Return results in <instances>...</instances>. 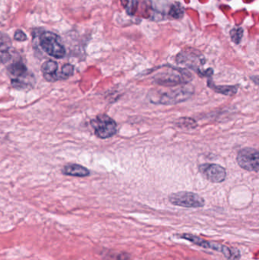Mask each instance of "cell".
I'll return each instance as SVG.
<instances>
[{
	"label": "cell",
	"instance_id": "1",
	"mask_svg": "<svg viewBox=\"0 0 259 260\" xmlns=\"http://www.w3.org/2000/svg\"><path fill=\"white\" fill-rule=\"evenodd\" d=\"M194 94V87L190 84L182 85L176 88H170L168 91L152 94L150 100L155 104L175 105L190 99Z\"/></svg>",
	"mask_w": 259,
	"mask_h": 260
},
{
	"label": "cell",
	"instance_id": "2",
	"mask_svg": "<svg viewBox=\"0 0 259 260\" xmlns=\"http://www.w3.org/2000/svg\"><path fill=\"white\" fill-rule=\"evenodd\" d=\"M193 79L191 73L184 68L167 66L166 69L153 76L154 83L163 87H174L189 84Z\"/></svg>",
	"mask_w": 259,
	"mask_h": 260
},
{
	"label": "cell",
	"instance_id": "3",
	"mask_svg": "<svg viewBox=\"0 0 259 260\" xmlns=\"http://www.w3.org/2000/svg\"><path fill=\"white\" fill-rule=\"evenodd\" d=\"M7 70L13 88L25 89L30 88L34 83L33 76L28 72L27 67L21 61L18 60L12 62L7 67Z\"/></svg>",
	"mask_w": 259,
	"mask_h": 260
},
{
	"label": "cell",
	"instance_id": "4",
	"mask_svg": "<svg viewBox=\"0 0 259 260\" xmlns=\"http://www.w3.org/2000/svg\"><path fill=\"white\" fill-rule=\"evenodd\" d=\"M40 46L45 53L56 59H62L65 55V48L60 38L56 33L44 31L40 35Z\"/></svg>",
	"mask_w": 259,
	"mask_h": 260
},
{
	"label": "cell",
	"instance_id": "5",
	"mask_svg": "<svg viewBox=\"0 0 259 260\" xmlns=\"http://www.w3.org/2000/svg\"><path fill=\"white\" fill-rule=\"evenodd\" d=\"M96 136L102 139L110 138L117 134V124L114 119L106 114H100L91 121Z\"/></svg>",
	"mask_w": 259,
	"mask_h": 260
},
{
	"label": "cell",
	"instance_id": "6",
	"mask_svg": "<svg viewBox=\"0 0 259 260\" xmlns=\"http://www.w3.org/2000/svg\"><path fill=\"white\" fill-rule=\"evenodd\" d=\"M170 203L184 208H202L205 205V200L197 193L192 192H178L169 196Z\"/></svg>",
	"mask_w": 259,
	"mask_h": 260
},
{
	"label": "cell",
	"instance_id": "7",
	"mask_svg": "<svg viewBox=\"0 0 259 260\" xmlns=\"http://www.w3.org/2000/svg\"><path fill=\"white\" fill-rule=\"evenodd\" d=\"M176 59L179 63L185 64L189 68L194 70L200 76L211 77V74H212L211 68H208L207 71H202V66L205 64V60L203 56H200L199 53L182 52L178 55Z\"/></svg>",
	"mask_w": 259,
	"mask_h": 260
},
{
	"label": "cell",
	"instance_id": "8",
	"mask_svg": "<svg viewBox=\"0 0 259 260\" xmlns=\"http://www.w3.org/2000/svg\"><path fill=\"white\" fill-rule=\"evenodd\" d=\"M237 163L241 168L249 172L258 173L259 168V152L252 147H245L239 152Z\"/></svg>",
	"mask_w": 259,
	"mask_h": 260
},
{
	"label": "cell",
	"instance_id": "9",
	"mask_svg": "<svg viewBox=\"0 0 259 260\" xmlns=\"http://www.w3.org/2000/svg\"><path fill=\"white\" fill-rule=\"evenodd\" d=\"M199 170L205 179L214 183L222 182L226 179V170L220 164L205 163L199 165Z\"/></svg>",
	"mask_w": 259,
	"mask_h": 260
},
{
	"label": "cell",
	"instance_id": "10",
	"mask_svg": "<svg viewBox=\"0 0 259 260\" xmlns=\"http://www.w3.org/2000/svg\"><path fill=\"white\" fill-rule=\"evenodd\" d=\"M57 70V62L53 60L46 61L41 66V71L44 75V79L50 82L62 80L60 72L58 73Z\"/></svg>",
	"mask_w": 259,
	"mask_h": 260
},
{
	"label": "cell",
	"instance_id": "11",
	"mask_svg": "<svg viewBox=\"0 0 259 260\" xmlns=\"http://www.w3.org/2000/svg\"><path fill=\"white\" fill-rule=\"evenodd\" d=\"M62 173L66 176L76 177H86L90 175V171L88 168L78 164H66L62 169Z\"/></svg>",
	"mask_w": 259,
	"mask_h": 260
},
{
	"label": "cell",
	"instance_id": "12",
	"mask_svg": "<svg viewBox=\"0 0 259 260\" xmlns=\"http://www.w3.org/2000/svg\"><path fill=\"white\" fill-rule=\"evenodd\" d=\"M179 237L184 240H189L194 244L201 247L206 248V249H214V250L218 251L220 247V243H211V242L207 241L198 236L193 235L191 234H179Z\"/></svg>",
	"mask_w": 259,
	"mask_h": 260
},
{
	"label": "cell",
	"instance_id": "13",
	"mask_svg": "<svg viewBox=\"0 0 259 260\" xmlns=\"http://www.w3.org/2000/svg\"><path fill=\"white\" fill-rule=\"evenodd\" d=\"M208 86L210 88L214 90L216 92L220 93V94H225V95L232 96L236 94L237 92L238 88L237 86H228V85H215L214 82L211 79H208Z\"/></svg>",
	"mask_w": 259,
	"mask_h": 260
},
{
	"label": "cell",
	"instance_id": "14",
	"mask_svg": "<svg viewBox=\"0 0 259 260\" xmlns=\"http://www.w3.org/2000/svg\"><path fill=\"white\" fill-rule=\"evenodd\" d=\"M175 125L182 129H193L197 127V122L190 117H182L175 121Z\"/></svg>",
	"mask_w": 259,
	"mask_h": 260
},
{
	"label": "cell",
	"instance_id": "15",
	"mask_svg": "<svg viewBox=\"0 0 259 260\" xmlns=\"http://www.w3.org/2000/svg\"><path fill=\"white\" fill-rule=\"evenodd\" d=\"M12 47V42L8 35L0 33V55L9 53V50Z\"/></svg>",
	"mask_w": 259,
	"mask_h": 260
},
{
	"label": "cell",
	"instance_id": "16",
	"mask_svg": "<svg viewBox=\"0 0 259 260\" xmlns=\"http://www.w3.org/2000/svg\"><path fill=\"white\" fill-rule=\"evenodd\" d=\"M74 73V66L71 64H65L62 65V70H61L60 74L62 76V80L68 79L71 77Z\"/></svg>",
	"mask_w": 259,
	"mask_h": 260
},
{
	"label": "cell",
	"instance_id": "17",
	"mask_svg": "<svg viewBox=\"0 0 259 260\" xmlns=\"http://www.w3.org/2000/svg\"><path fill=\"white\" fill-rule=\"evenodd\" d=\"M243 30L242 28H234L231 32V39L236 44H240L243 38Z\"/></svg>",
	"mask_w": 259,
	"mask_h": 260
},
{
	"label": "cell",
	"instance_id": "18",
	"mask_svg": "<svg viewBox=\"0 0 259 260\" xmlns=\"http://www.w3.org/2000/svg\"><path fill=\"white\" fill-rule=\"evenodd\" d=\"M116 258L115 260H127L129 258V254L126 253H120V254H108L106 255V258L109 260H114V258Z\"/></svg>",
	"mask_w": 259,
	"mask_h": 260
},
{
	"label": "cell",
	"instance_id": "19",
	"mask_svg": "<svg viewBox=\"0 0 259 260\" xmlns=\"http://www.w3.org/2000/svg\"><path fill=\"white\" fill-rule=\"evenodd\" d=\"M14 39L15 41H19V42H23V41H27V35L24 33L21 30H17L14 34Z\"/></svg>",
	"mask_w": 259,
	"mask_h": 260
}]
</instances>
